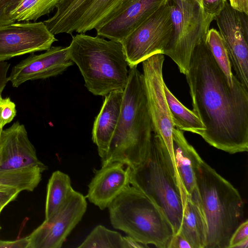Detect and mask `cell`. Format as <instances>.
<instances>
[{
	"mask_svg": "<svg viewBox=\"0 0 248 248\" xmlns=\"http://www.w3.org/2000/svg\"><path fill=\"white\" fill-rule=\"evenodd\" d=\"M206 39L194 48L185 75L192 111L205 129L199 135L231 154L248 151V89L235 76L231 88Z\"/></svg>",
	"mask_w": 248,
	"mask_h": 248,
	"instance_id": "1",
	"label": "cell"
},
{
	"mask_svg": "<svg viewBox=\"0 0 248 248\" xmlns=\"http://www.w3.org/2000/svg\"><path fill=\"white\" fill-rule=\"evenodd\" d=\"M153 134L143 75L134 66L128 70L119 120L101 167L119 162L137 168L146 158Z\"/></svg>",
	"mask_w": 248,
	"mask_h": 248,
	"instance_id": "2",
	"label": "cell"
},
{
	"mask_svg": "<svg viewBox=\"0 0 248 248\" xmlns=\"http://www.w3.org/2000/svg\"><path fill=\"white\" fill-rule=\"evenodd\" d=\"M196 179L199 203L207 228L205 248H228L231 236L243 221L241 196L203 160L197 169Z\"/></svg>",
	"mask_w": 248,
	"mask_h": 248,
	"instance_id": "3",
	"label": "cell"
},
{
	"mask_svg": "<svg viewBox=\"0 0 248 248\" xmlns=\"http://www.w3.org/2000/svg\"><path fill=\"white\" fill-rule=\"evenodd\" d=\"M67 47L69 57L78 66L89 92L105 96L113 91H124L128 65L120 42L79 33L72 36Z\"/></svg>",
	"mask_w": 248,
	"mask_h": 248,
	"instance_id": "4",
	"label": "cell"
},
{
	"mask_svg": "<svg viewBox=\"0 0 248 248\" xmlns=\"http://www.w3.org/2000/svg\"><path fill=\"white\" fill-rule=\"evenodd\" d=\"M130 182L158 207L171 224L174 234L177 233L182 218L185 191L159 135L153 133L146 158L140 166L131 170Z\"/></svg>",
	"mask_w": 248,
	"mask_h": 248,
	"instance_id": "5",
	"label": "cell"
},
{
	"mask_svg": "<svg viewBox=\"0 0 248 248\" xmlns=\"http://www.w3.org/2000/svg\"><path fill=\"white\" fill-rule=\"evenodd\" d=\"M110 223L116 229L147 246L169 248L173 227L158 207L129 185L108 207Z\"/></svg>",
	"mask_w": 248,
	"mask_h": 248,
	"instance_id": "6",
	"label": "cell"
},
{
	"mask_svg": "<svg viewBox=\"0 0 248 248\" xmlns=\"http://www.w3.org/2000/svg\"><path fill=\"white\" fill-rule=\"evenodd\" d=\"M0 183L19 190L32 191L47 169L37 156L25 125L16 121L1 132Z\"/></svg>",
	"mask_w": 248,
	"mask_h": 248,
	"instance_id": "7",
	"label": "cell"
},
{
	"mask_svg": "<svg viewBox=\"0 0 248 248\" xmlns=\"http://www.w3.org/2000/svg\"><path fill=\"white\" fill-rule=\"evenodd\" d=\"M173 32L163 54L177 65L181 73L187 72L192 52L206 39L214 16L206 14L192 0H170Z\"/></svg>",
	"mask_w": 248,
	"mask_h": 248,
	"instance_id": "8",
	"label": "cell"
},
{
	"mask_svg": "<svg viewBox=\"0 0 248 248\" xmlns=\"http://www.w3.org/2000/svg\"><path fill=\"white\" fill-rule=\"evenodd\" d=\"M132 0H60L56 12L44 23L53 34L85 33L122 13Z\"/></svg>",
	"mask_w": 248,
	"mask_h": 248,
	"instance_id": "9",
	"label": "cell"
},
{
	"mask_svg": "<svg viewBox=\"0 0 248 248\" xmlns=\"http://www.w3.org/2000/svg\"><path fill=\"white\" fill-rule=\"evenodd\" d=\"M172 32L169 1L121 42L128 66H137L154 54H163Z\"/></svg>",
	"mask_w": 248,
	"mask_h": 248,
	"instance_id": "10",
	"label": "cell"
},
{
	"mask_svg": "<svg viewBox=\"0 0 248 248\" xmlns=\"http://www.w3.org/2000/svg\"><path fill=\"white\" fill-rule=\"evenodd\" d=\"M164 59L162 53H156L146 59L142 62V74L153 133L164 141L175 166L172 141L174 126L164 90L162 69Z\"/></svg>",
	"mask_w": 248,
	"mask_h": 248,
	"instance_id": "11",
	"label": "cell"
},
{
	"mask_svg": "<svg viewBox=\"0 0 248 248\" xmlns=\"http://www.w3.org/2000/svg\"><path fill=\"white\" fill-rule=\"evenodd\" d=\"M87 208L85 197L74 190L58 212L26 236L27 248H61Z\"/></svg>",
	"mask_w": 248,
	"mask_h": 248,
	"instance_id": "12",
	"label": "cell"
},
{
	"mask_svg": "<svg viewBox=\"0 0 248 248\" xmlns=\"http://www.w3.org/2000/svg\"><path fill=\"white\" fill-rule=\"evenodd\" d=\"M215 20L235 76L248 89V14L233 8L227 1Z\"/></svg>",
	"mask_w": 248,
	"mask_h": 248,
	"instance_id": "13",
	"label": "cell"
},
{
	"mask_svg": "<svg viewBox=\"0 0 248 248\" xmlns=\"http://www.w3.org/2000/svg\"><path fill=\"white\" fill-rule=\"evenodd\" d=\"M56 41L44 22H16L0 25V62L46 51Z\"/></svg>",
	"mask_w": 248,
	"mask_h": 248,
	"instance_id": "14",
	"label": "cell"
},
{
	"mask_svg": "<svg viewBox=\"0 0 248 248\" xmlns=\"http://www.w3.org/2000/svg\"><path fill=\"white\" fill-rule=\"evenodd\" d=\"M73 64L67 46H51L40 54L31 53L13 66L8 77V82L17 88L29 80L44 79L62 74Z\"/></svg>",
	"mask_w": 248,
	"mask_h": 248,
	"instance_id": "15",
	"label": "cell"
},
{
	"mask_svg": "<svg viewBox=\"0 0 248 248\" xmlns=\"http://www.w3.org/2000/svg\"><path fill=\"white\" fill-rule=\"evenodd\" d=\"M131 171L129 167L119 162L94 170L86 199L101 210L108 208L124 188L130 185Z\"/></svg>",
	"mask_w": 248,
	"mask_h": 248,
	"instance_id": "16",
	"label": "cell"
},
{
	"mask_svg": "<svg viewBox=\"0 0 248 248\" xmlns=\"http://www.w3.org/2000/svg\"><path fill=\"white\" fill-rule=\"evenodd\" d=\"M170 0H132L125 9L96 30L97 35L121 42Z\"/></svg>",
	"mask_w": 248,
	"mask_h": 248,
	"instance_id": "17",
	"label": "cell"
},
{
	"mask_svg": "<svg viewBox=\"0 0 248 248\" xmlns=\"http://www.w3.org/2000/svg\"><path fill=\"white\" fill-rule=\"evenodd\" d=\"M172 148L175 166L186 195L194 197L198 195L196 171L202 160L184 135V131L173 127Z\"/></svg>",
	"mask_w": 248,
	"mask_h": 248,
	"instance_id": "18",
	"label": "cell"
},
{
	"mask_svg": "<svg viewBox=\"0 0 248 248\" xmlns=\"http://www.w3.org/2000/svg\"><path fill=\"white\" fill-rule=\"evenodd\" d=\"M123 91H115L106 96L100 112L94 121L92 140L101 159L107 154L119 120Z\"/></svg>",
	"mask_w": 248,
	"mask_h": 248,
	"instance_id": "19",
	"label": "cell"
},
{
	"mask_svg": "<svg viewBox=\"0 0 248 248\" xmlns=\"http://www.w3.org/2000/svg\"><path fill=\"white\" fill-rule=\"evenodd\" d=\"M191 248H205L207 228L198 199L183 197V211L179 230Z\"/></svg>",
	"mask_w": 248,
	"mask_h": 248,
	"instance_id": "20",
	"label": "cell"
},
{
	"mask_svg": "<svg viewBox=\"0 0 248 248\" xmlns=\"http://www.w3.org/2000/svg\"><path fill=\"white\" fill-rule=\"evenodd\" d=\"M74 190L68 174L60 170L54 171L47 185L45 219L58 212Z\"/></svg>",
	"mask_w": 248,
	"mask_h": 248,
	"instance_id": "21",
	"label": "cell"
},
{
	"mask_svg": "<svg viewBox=\"0 0 248 248\" xmlns=\"http://www.w3.org/2000/svg\"><path fill=\"white\" fill-rule=\"evenodd\" d=\"M164 90L174 127L199 135L205 127L198 116L183 105L165 83Z\"/></svg>",
	"mask_w": 248,
	"mask_h": 248,
	"instance_id": "22",
	"label": "cell"
},
{
	"mask_svg": "<svg viewBox=\"0 0 248 248\" xmlns=\"http://www.w3.org/2000/svg\"><path fill=\"white\" fill-rule=\"evenodd\" d=\"M60 0H23L10 14L11 23L36 20L49 14Z\"/></svg>",
	"mask_w": 248,
	"mask_h": 248,
	"instance_id": "23",
	"label": "cell"
},
{
	"mask_svg": "<svg viewBox=\"0 0 248 248\" xmlns=\"http://www.w3.org/2000/svg\"><path fill=\"white\" fill-rule=\"evenodd\" d=\"M78 248H124L123 236L105 226H96Z\"/></svg>",
	"mask_w": 248,
	"mask_h": 248,
	"instance_id": "24",
	"label": "cell"
},
{
	"mask_svg": "<svg viewBox=\"0 0 248 248\" xmlns=\"http://www.w3.org/2000/svg\"><path fill=\"white\" fill-rule=\"evenodd\" d=\"M205 41L215 61L224 74L230 87L232 88L234 75L232 71V66L224 42L218 31L214 28L209 29Z\"/></svg>",
	"mask_w": 248,
	"mask_h": 248,
	"instance_id": "25",
	"label": "cell"
},
{
	"mask_svg": "<svg viewBox=\"0 0 248 248\" xmlns=\"http://www.w3.org/2000/svg\"><path fill=\"white\" fill-rule=\"evenodd\" d=\"M16 115V104L9 97H2L0 95V127L2 128L10 123Z\"/></svg>",
	"mask_w": 248,
	"mask_h": 248,
	"instance_id": "26",
	"label": "cell"
},
{
	"mask_svg": "<svg viewBox=\"0 0 248 248\" xmlns=\"http://www.w3.org/2000/svg\"><path fill=\"white\" fill-rule=\"evenodd\" d=\"M23 0H0V25L11 24L10 14Z\"/></svg>",
	"mask_w": 248,
	"mask_h": 248,
	"instance_id": "27",
	"label": "cell"
},
{
	"mask_svg": "<svg viewBox=\"0 0 248 248\" xmlns=\"http://www.w3.org/2000/svg\"><path fill=\"white\" fill-rule=\"evenodd\" d=\"M227 0H202V8L207 14L218 16L224 8Z\"/></svg>",
	"mask_w": 248,
	"mask_h": 248,
	"instance_id": "28",
	"label": "cell"
},
{
	"mask_svg": "<svg viewBox=\"0 0 248 248\" xmlns=\"http://www.w3.org/2000/svg\"><path fill=\"white\" fill-rule=\"evenodd\" d=\"M248 238V220L243 221L231 236L228 248H232L239 242Z\"/></svg>",
	"mask_w": 248,
	"mask_h": 248,
	"instance_id": "29",
	"label": "cell"
},
{
	"mask_svg": "<svg viewBox=\"0 0 248 248\" xmlns=\"http://www.w3.org/2000/svg\"><path fill=\"white\" fill-rule=\"evenodd\" d=\"M20 192L15 188L0 190V214L8 203L16 199Z\"/></svg>",
	"mask_w": 248,
	"mask_h": 248,
	"instance_id": "30",
	"label": "cell"
},
{
	"mask_svg": "<svg viewBox=\"0 0 248 248\" xmlns=\"http://www.w3.org/2000/svg\"><path fill=\"white\" fill-rule=\"evenodd\" d=\"M28 245L26 236L14 241L0 240V248H27Z\"/></svg>",
	"mask_w": 248,
	"mask_h": 248,
	"instance_id": "31",
	"label": "cell"
},
{
	"mask_svg": "<svg viewBox=\"0 0 248 248\" xmlns=\"http://www.w3.org/2000/svg\"><path fill=\"white\" fill-rule=\"evenodd\" d=\"M10 63L5 62H0V95L8 82L7 73Z\"/></svg>",
	"mask_w": 248,
	"mask_h": 248,
	"instance_id": "32",
	"label": "cell"
},
{
	"mask_svg": "<svg viewBox=\"0 0 248 248\" xmlns=\"http://www.w3.org/2000/svg\"><path fill=\"white\" fill-rule=\"evenodd\" d=\"M169 248H191L187 240L179 233L172 237Z\"/></svg>",
	"mask_w": 248,
	"mask_h": 248,
	"instance_id": "33",
	"label": "cell"
},
{
	"mask_svg": "<svg viewBox=\"0 0 248 248\" xmlns=\"http://www.w3.org/2000/svg\"><path fill=\"white\" fill-rule=\"evenodd\" d=\"M230 5L234 9L248 14V0H229Z\"/></svg>",
	"mask_w": 248,
	"mask_h": 248,
	"instance_id": "34",
	"label": "cell"
},
{
	"mask_svg": "<svg viewBox=\"0 0 248 248\" xmlns=\"http://www.w3.org/2000/svg\"><path fill=\"white\" fill-rule=\"evenodd\" d=\"M123 237L124 248H143L147 247L129 236H123Z\"/></svg>",
	"mask_w": 248,
	"mask_h": 248,
	"instance_id": "35",
	"label": "cell"
},
{
	"mask_svg": "<svg viewBox=\"0 0 248 248\" xmlns=\"http://www.w3.org/2000/svg\"><path fill=\"white\" fill-rule=\"evenodd\" d=\"M248 246V238L246 239L237 244H236L234 248H247Z\"/></svg>",
	"mask_w": 248,
	"mask_h": 248,
	"instance_id": "36",
	"label": "cell"
},
{
	"mask_svg": "<svg viewBox=\"0 0 248 248\" xmlns=\"http://www.w3.org/2000/svg\"><path fill=\"white\" fill-rule=\"evenodd\" d=\"M2 129V128L0 127V166L1 165L2 161V143L1 138V132Z\"/></svg>",
	"mask_w": 248,
	"mask_h": 248,
	"instance_id": "37",
	"label": "cell"
},
{
	"mask_svg": "<svg viewBox=\"0 0 248 248\" xmlns=\"http://www.w3.org/2000/svg\"><path fill=\"white\" fill-rule=\"evenodd\" d=\"M11 188H14L11 187H9L8 186H6L3 185H1L0 184V190H5V189H8ZM16 189V188H15Z\"/></svg>",
	"mask_w": 248,
	"mask_h": 248,
	"instance_id": "38",
	"label": "cell"
},
{
	"mask_svg": "<svg viewBox=\"0 0 248 248\" xmlns=\"http://www.w3.org/2000/svg\"><path fill=\"white\" fill-rule=\"evenodd\" d=\"M197 3H198L201 7L202 6V0H192Z\"/></svg>",
	"mask_w": 248,
	"mask_h": 248,
	"instance_id": "39",
	"label": "cell"
},
{
	"mask_svg": "<svg viewBox=\"0 0 248 248\" xmlns=\"http://www.w3.org/2000/svg\"><path fill=\"white\" fill-rule=\"evenodd\" d=\"M0 229H1V227H0Z\"/></svg>",
	"mask_w": 248,
	"mask_h": 248,
	"instance_id": "40",
	"label": "cell"
}]
</instances>
